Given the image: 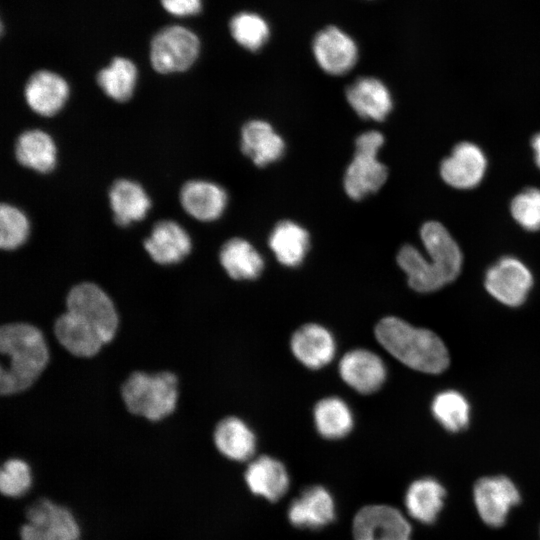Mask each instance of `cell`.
I'll use <instances>...</instances> for the list:
<instances>
[{"label":"cell","mask_w":540,"mask_h":540,"mask_svg":"<svg viewBox=\"0 0 540 540\" xmlns=\"http://www.w3.org/2000/svg\"><path fill=\"white\" fill-rule=\"evenodd\" d=\"M487 159L482 149L471 142H460L440 165L445 183L457 189L476 187L486 172Z\"/></svg>","instance_id":"12"},{"label":"cell","mask_w":540,"mask_h":540,"mask_svg":"<svg viewBox=\"0 0 540 540\" xmlns=\"http://www.w3.org/2000/svg\"><path fill=\"white\" fill-rule=\"evenodd\" d=\"M339 374L351 388L362 394L377 391L386 379L383 360L367 349H354L347 352L339 361Z\"/></svg>","instance_id":"16"},{"label":"cell","mask_w":540,"mask_h":540,"mask_svg":"<svg viewBox=\"0 0 540 540\" xmlns=\"http://www.w3.org/2000/svg\"><path fill=\"white\" fill-rule=\"evenodd\" d=\"M143 247L153 262L168 266L182 262L190 254L192 240L177 222L161 220L152 227Z\"/></svg>","instance_id":"15"},{"label":"cell","mask_w":540,"mask_h":540,"mask_svg":"<svg viewBox=\"0 0 540 540\" xmlns=\"http://www.w3.org/2000/svg\"><path fill=\"white\" fill-rule=\"evenodd\" d=\"M179 200L188 215L201 222H211L223 215L228 195L219 184L197 179L184 183L180 189Z\"/></svg>","instance_id":"18"},{"label":"cell","mask_w":540,"mask_h":540,"mask_svg":"<svg viewBox=\"0 0 540 540\" xmlns=\"http://www.w3.org/2000/svg\"><path fill=\"white\" fill-rule=\"evenodd\" d=\"M30 234L26 214L16 206L2 203L0 207V247L13 251L25 244Z\"/></svg>","instance_id":"35"},{"label":"cell","mask_w":540,"mask_h":540,"mask_svg":"<svg viewBox=\"0 0 540 540\" xmlns=\"http://www.w3.org/2000/svg\"><path fill=\"white\" fill-rule=\"evenodd\" d=\"M312 50L319 67L334 76L349 72L358 60L354 40L335 26L326 27L316 34Z\"/></svg>","instance_id":"10"},{"label":"cell","mask_w":540,"mask_h":540,"mask_svg":"<svg viewBox=\"0 0 540 540\" xmlns=\"http://www.w3.org/2000/svg\"><path fill=\"white\" fill-rule=\"evenodd\" d=\"M199 51V39L192 31L181 26H170L154 36L150 61L158 73L183 72L194 64Z\"/></svg>","instance_id":"6"},{"label":"cell","mask_w":540,"mask_h":540,"mask_svg":"<svg viewBox=\"0 0 540 540\" xmlns=\"http://www.w3.org/2000/svg\"><path fill=\"white\" fill-rule=\"evenodd\" d=\"M122 403L131 415L149 422L171 416L179 401V379L170 370L131 372L120 386Z\"/></svg>","instance_id":"3"},{"label":"cell","mask_w":540,"mask_h":540,"mask_svg":"<svg viewBox=\"0 0 540 540\" xmlns=\"http://www.w3.org/2000/svg\"><path fill=\"white\" fill-rule=\"evenodd\" d=\"M476 510L485 524L502 526L510 510L520 502L516 485L506 476H488L479 479L473 488Z\"/></svg>","instance_id":"7"},{"label":"cell","mask_w":540,"mask_h":540,"mask_svg":"<svg viewBox=\"0 0 540 540\" xmlns=\"http://www.w3.org/2000/svg\"><path fill=\"white\" fill-rule=\"evenodd\" d=\"M69 85L59 74L39 70L32 74L24 87L28 107L36 114L51 117L62 110L69 98Z\"/></svg>","instance_id":"17"},{"label":"cell","mask_w":540,"mask_h":540,"mask_svg":"<svg viewBox=\"0 0 540 540\" xmlns=\"http://www.w3.org/2000/svg\"><path fill=\"white\" fill-rule=\"evenodd\" d=\"M244 478L253 494L272 502L283 497L289 487L285 466L270 456H260L250 462Z\"/></svg>","instance_id":"24"},{"label":"cell","mask_w":540,"mask_h":540,"mask_svg":"<svg viewBox=\"0 0 540 540\" xmlns=\"http://www.w3.org/2000/svg\"><path fill=\"white\" fill-rule=\"evenodd\" d=\"M66 310L82 317L101 335L106 345L119 332L120 315L111 296L98 284H74L65 296Z\"/></svg>","instance_id":"4"},{"label":"cell","mask_w":540,"mask_h":540,"mask_svg":"<svg viewBox=\"0 0 540 540\" xmlns=\"http://www.w3.org/2000/svg\"><path fill=\"white\" fill-rule=\"evenodd\" d=\"M511 215L514 220L528 231L540 229V189L526 188L511 201Z\"/></svg>","instance_id":"37"},{"label":"cell","mask_w":540,"mask_h":540,"mask_svg":"<svg viewBox=\"0 0 540 540\" xmlns=\"http://www.w3.org/2000/svg\"><path fill=\"white\" fill-rule=\"evenodd\" d=\"M0 394L16 396L32 388L46 371L50 352L34 324L15 321L0 328Z\"/></svg>","instance_id":"1"},{"label":"cell","mask_w":540,"mask_h":540,"mask_svg":"<svg viewBox=\"0 0 540 540\" xmlns=\"http://www.w3.org/2000/svg\"><path fill=\"white\" fill-rule=\"evenodd\" d=\"M485 288L499 302L521 305L533 284L529 269L517 258L505 256L493 264L485 275Z\"/></svg>","instance_id":"8"},{"label":"cell","mask_w":540,"mask_h":540,"mask_svg":"<svg viewBox=\"0 0 540 540\" xmlns=\"http://www.w3.org/2000/svg\"><path fill=\"white\" fill-rule=\"evenodd\" d=\"M346 99L356 114L366 120L383 121L393 108L387 86L374 77H361L346 89Z\"/></svg>","instance_id":"21"},{"label":"cell","mask_w":540,"mask_h":540,"mask_svg":"<svg viewBox=\"0 0 540 540\" xmlns=\"http://www.w3.org/2000/svg\"><path fill=\"white\" fill-rule=\"evenodd\" d=\"M268 245L279 263L287 267H297L308 253L310 236L300 224L283 220L272 229Z\"/></svg>","instance_id":"27"},{"label":"cell","mask_w":540,"mask_h":540,"mask_svg":"<svg viewBox=\"0 0 540 540\" xmlns=\"http://www.w3.org/2000/svg\"><path fill=\"white\" fill-rule=\"evenodd\" d=\"M445 495L444 487L436 479L420 478L411 483L406 491V510L418 522L431 524L443 507Z\"/></svg>","instance_id":"29"},{"label":"cell","mask_w":540,"mask_h":540,"mask_svg":"<svg viewBox=\"0 0 540 540\" xmlns=\"http://www.w3.org/2000/svg\"><path fill=\"white\" fill-rule=\"evenodd\" d=\"M313 416L317 431L327 439L345 437L353 428V413L339 397H326L318 401Z\"/></svg>","instance_id":"30"},{"label":"cell","mask_w":540,"mask_h":540,"mask_svg":"<svg viewBox=\"0 0 540 540\" xmlns=\"http://www.w3.org/2000/svg\"><path fill=\"white\" fill-rule=\"evenodd\" d=\"M334 518V499L322 486L306 488L288 508V519L298 528L319 529L331 523Z\"/></svg>","instance_id":"20"},{"label":"cell","mask_w":540,"mask_h":540,"mask_svg":"<svg viewBox=\"0 0 540 540\" xmlns=\"http://www.w3.org/2000/svg\"><path fill=\"white\" fill-rule=\"evenodd\" d=\"M241 150L258 167L278 161L284 154L285 142L273 126L254 119L241 129Z\"/></svg>","instance_id":"22"},{"label":"cell","mask_w":540,"mask_h":540,"mask_svg":"<svg viewBox=\"0 0 540 540\" xmlns=\"http://www.w3.org/2000/svg\"><path fill=\"white\" fill-rule=\"evenodd\" d=\"M137 77V68L131 60L116 57L98 72L97 83L110 99L125 102L134 93Z\"/></svg>","instance_id":"31"},{"label":"cell","mask_w":540,"mask_h":540,"mask_svg":"<svg viewBox=\"0 0 540 540\" xmlns=\"http://www.w3.org/2000/svg\"><path fill=\"white\" fill-rule=\"evenodd\" d=\"M33 474L30 465L23 459H7L0 470V491L8 498H19L32 487Z\"/></svg>","instance_id":"36"},{"label":"cell","mask_w":540,"mask_h":540,"mask_svg":"<svg viewBox=\"0 0 540 540\" xmlns=\"http://www.w3.org/2000/svg\"><path fill=\"white\" fill-rule=\"evenodd\" d=\"M114 221L119 226H128L143 220L151 208V200L145 189L130 179L116 180L108 193Z\"/></svg>","instance_id":"23"},{"label":"cell","mask_w":540,"mask_h":540,"mask_svg":"<svg viewBox=\"0 0 540 540\" xmlns=\"http://www.w3.org/2000/svg\"><path fill=\"white\" fill-rule=\"evenodd\" d=\"M377 341L406 366L438 374L449 366L443 341L432 331L416 328L397 317H385L375 327Z\"/></svg>","instance_id":"2"},{"label":"cell","mask_w":540,"mask_h":540,"mask_svg":"<svg viewBox=\"0 0 540 540\" xmlns=\"http://www.w3.org/2000/svg\"><path fill=\"white\" fill-rule=\"evenodd\" d=\"M213 442L219 453L234 461L249 459L256 448L255 434L242 419L235 416L225 417L217 423Z\"/></svg>","instance_id":"26"},{"label":"cell","mask_w":540,"mask_h":540,"mask_svg":"<svg viewBox=\"0 0 540 540\" xmlns=\"http://www.w3.org/2000/svg\"><path fill=\"white\" fill-rule=\"evenodd\" d=\"M53 333L59 345L71 356L89 359L106 345L99 332L82 317L65 310L54 321Z\"/></svg>","instance_id":"13"},{"label":"cell","mask_w":540,"mask_h":540,"mask_svg":"<svg viewBox=\"0 0 540 540\" xmlns=\"http://www.w3.org/2000/svg\"><path fill=\"white\" fill-rule=\"evenodd\" d=\"M378 150L355 146L352 161L344 174V190L359 201L377 192L386 182L388 170L378 159Z\"/></svg>","instance_id":"11"},{"label":"cell","mask_w":540,"mask_h":540,"mask_svg":"<svg viewBox=\"0 0 540 540\" xmlns=\"http://www.w3.org/2000/svg\"><path fill=\"white\" fill-rule=\"evenodd\" d=\"M219 261L227 275L234 280H253L264 269V260L247 240L234 237L227 240L219 251Z\"/></svg>","instance_id":"28"},{"label":"cell","mask_w":540,"mask_h":540,"mask_svg":"<svg viewBox=\"0 0 540 540\" xmlns=\"http://www.w3.org/2000/svg\"><path fill=\"white\" fill-rule=\"evenodd\" d=\"M290 347L295 358L309 369H320L334 358L336 343L324 326L308 323L291 337Z\"/></svg>","instance_id":"19"},{"label":"cell","mask_w":540,"mask_h":540,"mask_svg":"<svg viewBox=\"0 0 540 540\" xmlns=\"http://www.w3.org/2000/svg\"><path fill=\"white\" fill-rule=\"evenodd\" d=\"M435 419L448 431L465 429L470 420V406L466 398L455 390L437 394L431 405Z\"/></svg>","instance_id":"33"},{"label":"cell","mask_w":540,"mask_h":540,"mask_svg":"<svg viewBox=\"0 0 540 540\" xmlns=\"http://www.w3.org/2000/svg\"><path fill=\"white\" fill-rule=\"evenodd\" d=\"M15 157L28 169L38 173H49L57 163V147L47 132L30 129L18 136L15 143Z\"/></svg>","instance_id":"25"},{"label":"cell","mask_w":540,"mask_h":540,"mask_svg":"<svg viewBox=\"0 0 540 540\" xmlns=\"http://www.w3.org/2000/svg\"><path fill=\"white\" fill-rule=\"evenodd\" d=\"M20 540H80L81 527L73 512L49 498H40L25 511Z\"/></svg>","instance_id":"5"},{"label":"cell","mask_w":540,"mask_h":540,"mask_svg":"<svg viewBox=\"0 0 540 540\" xmlns=\"http://www.w3.org/2000/svg\"><path fill=\"white\" fill-rule=\"evenodd\" d=\"M163 7L176 16H189L200 12L201 0H161Z\"/></svg>","instance_id":"38"},{"label":"cell","mask_w":540,"mask_h":540,"mask_svg":"<svg viewBox=\"0 0 540 540\" xmlns=\"http://www.w3.org/2000/svg\"><path fill=\"white\" fill-rule=\"evenodd\" d=\"M422 243L430 257L428 260L444 285L459 275L463 256L448 230L437 221L426 222L420 229Z\"/></svg>","instance_id":"9"},{"label":"cell","mask_w":540,"mask_h":540,"mask_svg":"<svg viewBox=\"0 0 540 540\" xmlns=\"http://www.w3.org/2000/svg\"><path fill=\"white\" fill-rule=\"evenodd\" d=\"M531 145L534 151L535 162L540 168V132L532 138Z\"/></svg>","instance_id":"39"},{"label":"cell","mask_w":540,"mask_h":540,"mask_svg":"<svg viewBox=\"0 0 540 540\" xmlns=\"http://www.w3.org/2000/svg\"><path fill=\"white\" fill-rule=\"evenodd\" d=\"M352 530L354 540H386L411 534L410 524L404 515L388 505H370L359 510Z\"/></svg>","instance_id":"14"},{"label":"cell","mask_w":540,"mask_h":540,"mask_svg":"<svg viewBox=\"0 0 540 540\" xmlns=\"http://www.w3.org/2000/svg\"><path fill=\"white\" fill-rule=\"evenodd\" d=\"M396 260L406 273L409 286L415 291L433 292L443 287L430 262L414 246L404 245Z\"/></svg>","instance_id":"32"},{"label":"cell","mask_w":540,"mask_h":540,"mask_svg":"<svg viewBox=\"0 0 540 540\" xmlns=\"http://www.w3.org/2000/svg\"><path fill=\"white\" fill-rule=\"evenodd\" d=\"M230 31L234 40L250 51L260 50L267 42L270 31L267 22L258 14L241 12L230 21Z\"/></svg>","instance_id":"34"}]
</instances>
